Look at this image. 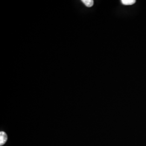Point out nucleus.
Returning a JSON list of instances; mask_svg holds the SVG:
<instances>
[{
	"label": "nucleus",
	"instance_id": "2",
	"mask_svg": "<svg viewBox=\"0 0 146 146\" xmlns=\"http://www.w3.org/2000/svg\"><path fill=\"white\" fill-rule=\"evenodd\" d=\"M82 2L87 7H92L94 5V1L93 0H82Z\"/></svg>",
	"mask_w": 146,
	"mask_h": 146
},
{
	"label": "nucleus",
	"instance_id": "1",
	"mask_svg": "<svg viewBox=\"0 0 146 146\" xmlns=\"http://www.w3.org/2000/svg\"><path fill=\"white\" fill-rule=\"evenodd\" d=\"M8 137L7 135L6 134L5 132L1 131L0 132V146H3L5 145V142L7 141Z\"/></svg>",
	"mask_w": 146,
	"mask_h": 146
},
{
	"label": "nucleus",
	"instance_id": "3",
	"mask_svg": "<svg viewBox=\"0 0 146 146\" xmlns=\"http://www.w3.org/2000/svg\"><path fill=\"white\" fill-rule=\"evenodd\" d=\"M121 2L123 5H132L135 3V0H122Z\"/></svg>",
	"mask_w": 146,
	"mask_h": 146
}]
</instances>
